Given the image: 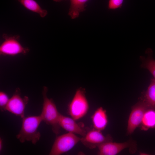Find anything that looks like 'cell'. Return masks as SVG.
I'll use <instances>...</instances> for the list:
<instances>
[{
  "label": "cell",
  "mask_w": 155,
  "mask_h": 155,
  "mask_svg": "<svg viewBox=\"0 0 155 155\" xmlns=\"http://www.w3.org/2000/svg\"><path fill=\"white\" fill-rule=\"evenodd\" d=\"M89 109V104L86 96L85 90L80 88L76 91L69 104L68 113L71 117L75 121L85 116Z\"/></svg>",
  "instance_id": "obj_3"
},
{
  "label": "cell",
  "mask_w": 155,
  "mask_h": 155,
  "mask_svg": "<svg viewBox=\"0 0 155 155\" xmlns=\"http://www.w3.org/2000/svg\"><path fill=\"white\" fill-rule=\"evenodd\" d=\"M42 121L40 115L24 117L22 118V126L16 138L21 143L31 142L35 144L40 140L41 134L38 130Z\"/></svg>",
  "instance_id": "obj_2"
},
{
  "label": "cell",
  "mask_w": 155,
  "mask_h": 155,
  "mask_svg": "<svg viewBox=\"0 0 155 155\" xmlns=\"http://www.w3.org/2000/svg\"><path fill=\"white\" fill-rule=\"evenodd\" d=\"M27 9L38 14L42 18L45 17L48 14L46 9H42L35 0H16Z\"/></svg>",
  "instance_id": "obj_13"
},
{
  "label": "cell",
  "mask_w": 155,
  "mask_h": 155,
  "mask_svg": "<svg viewBox=\"0 0 155 155\" xmlns=\"http://www.w3.org/2000/svg\"><path fill=\"white\" fill-rule=\"evenodd\" d=\"M64 0H53V1H54L58 2H60Z\"/></svg>",
  "instance_id": "obj_20"
},
{
  "label": "cell",
  "mask_w": 155,
  "mask_h": 155,
  "mask_svg": "<svg viewBox=\"0 0 155 155\" xmlns=\"http://www.w3.org/2000/svg\"><path fill=\"white\" fill-rule=\"evenodd\" d=\"M147 57L145 58L141 57L142 59V67L148 69L155 79V60L152 57L153 51L151 49H148L146 51Z\"/></svg>",
  "instance_id": "obj_16"
},
{
  "label": "cell",
  "mask_w": 155,
  "mask_h": 155,
  "mask_svg": "<svg viewBox=\"0 0 155 155\" xmlns=\"http://www.w3.org/2000/svg\"><path fill=\"white\" fill-rule=\"evenodd\" d=\"M59 123L61 127L68 132L77 134L82 136L86 134L87 128H84L72 118L63 115L60 113Z\"/></svg>",
  "instance_id": "obj_10"
},
{
  "label": "cell",
  "mask_w": 155,
  "mask_h": 155,
  "mask_svg": "<svg viewBox=\"0 0 155 155\" xmlns=\"http://www.w3.org/2000/svg\"><path fill=\"white\" fill-rule=\"evenodd\" d=\"M87 128L85 135L80 138V141L86 147L93 149L103 143L113 141V138L109 134L103 135L101 131L93 129Z\"/></svg>",
  "instance_id": "obj_8"
},
{
  "label": "cell",
  "mask_w": 155,
  "mask_h": 155,
  "mask_svg": "<svg viewBox=\"0 0 155 155\" xmlns=\"http://www.w3.org/2000/svg\"><path fill=\"white\" fill-rule=\"evenodd\" d=\"M70 6L68 14L72 19L78 18L80 13L86 10L89 0H69Z\"/></svg>",
  "instance_id": "obj_12"
},
{
  "label": "cell",
  "mask_w": 155,
  "mask_h": 155,
  "mask_svg": "<svg viewBox=\"0 0 155 155\" xmlns=\"http://www.w3.org/2000/svg\"><path fill=\"white\" fill-rule=\"evenodd\" d=\"M3 140L1 138H0V151H2L3 148Z\"/></svg>",
  "instance_id": "obj_19"
},
{
  "label": "cell",
  "mask_w": 155,
  "mask_h": 155,
  "mask_svg": "<svg viewBox=\"0 0 155 155\" xmlns=\"http://www.w3.org/2000/svg\"><path fill=\"white\" fill-rule=\"evenodd\" d=\"M2 37L4 40L0 46L1 55L14 56L20 54L26 55L29 52V48L24 47L20 42V35L3 34Z\"/></svg>",
  "instance_id": "obj_4"
},
{
  "label": "cell",
  "mask_w": 155,
  "mask_h": 155,
  "mask_svg": "<svg viewBox=\"0 0 155 155\" xmlns=\"http://www.w3.org/2000/svg\"><path fill=\"white\" fill-rule=\"evenodd\" d=\"M9 98L7 94L3 91L0 92V108L1 110L5 111L6 106Z\"/></svg>",
  "instance_id": "obj_17"
},
{
  "label": "cell",
  "mask_w": 155,
  "mask_h": 155,
  "mask_svg": "<svg viewBox=\"0 0 155 155\" xmlns=\"http://www.w3.org/2000/svg\"><path fill=\"white\" fill-rule=\"evenodd\" d=\"M94 129L101 131L104 130L108 122L106 111L102 107L98 108L92 117Z\"/></svg>",
  "instance_id": "obj_11"
},
{
  "label": "cell",
  "mask_w": 155,
  "mask_h": 155,
  "mask_svg": "<svg viewBox=\"0 0 155 155\" xmlns=\"http://www.w3.org/2000/svg\"><path fill=\"white\" fill-rule=\"evenodd\" d=\"M81 138L70 132L57 136L49 153L50 155H60L72 149L79 141Z\"/></svg>",
  "instance_id": "obj_5"
},
{
  "label": "cell",
  "mask_w": 155,
  "mask_h": 155,
  "mask_svg": "<svg viewBox=\"0 0 155 155\" xmlns=\"http://www.w3.org/2000/svg\"><path fill=\"white\" fill-rule=\"evenodd\" d=\"M28 101L29 98L28 96H24L23 97L21 96L20 89L17 88L9 98L5 111L20 116L22 119L25 117V108Z\"/></svg>",
  "instance_id": "obj_9"
},
{
  "label": "cell",
  "mask_w": 155,
  "mask_h": 155,
  "mask_svg": "<svg viewBox=\"0 0 155 155\" xmlns=\"http://www.w3.org/2000/svg\"><path fill=\"white\" fill-rule=\"evenodd\" d=\"M124 0H109L108 8L110 10H115L121 8Z\"/></svg>",
  "instance_id": "obj_18"
},
{
  "label": "cell",
  "mask_w": 155,
  "mask_h": 155,
  "mask_svg": "<svg viewBox=\"0 0 155 155\" xmlns=\"http://www.w3.org/2000/svg\"><path fill=\"white\" fill-rule=\"evenodd\" d=\"M99 155H115L124 149L129 148L131 153H135L137 149V145L135 141L130 139L122 143L106 142L98 145V147Z\"/></svg>",
  "instance_id": "obj_6"
},
{
  "label": "cell",
  "mask_w": 155,
  "mask_h": 155,
  "mask_svg": "<svg viewBox=\"0 0 155 155\" xmlns=\"http://www.w3.org/2000/svg\"><path fill=\"white\" fill-rule=\"evenodd\" d=\"M140 127L145 131L155 127V109L149 108L145 112Z\"/></svg>",
  "instance_id": "obj_14"
},
{
  "label": "cell",
  "mask_w": 155,
  "mask_h": 155,
  "mask_svg": "<svg viewBox=\"0 0 155 155\" xmlns=\"http://www.w3.org/2000/svg\"><path fill=\"white\" fill-rule=\"evenodd\" d=\"M48 90L46 87H43L42 91L43 103L40 115L42 121L47 124L51 125L53 133L57 135L61 132V127L59 123L60 113L58 111L53 100L48 97Z\"/></svg>",
  "instance_id": "obj_1"
},
{
  "label": "cell",
  "mask_w": 155,
  "mask_h": 155,
  "mask_svg": "<svg viewBox=\"0 0 155 155\" xmlns=\"http://www.w3.org/2000/svg\"><path fill=\"white\" fill-rule=\"evenodd\" d=\"M142 99L149 108L155 110V79L151 80L150 83Z\"/></svg>",
  "instance_id": "obj_15"
},
{
  "label": "cell",
  "mask_w": 155,
  "mask_h": 155,
  "mask_svg": "<svg viewBox=\"0 0 155 155\" xmlns=\"http://www.w3.org/2000/svg\"><path fill=\"white\" fill-rule=\"evenodd\" d=\"M149 108L142 99L132 106L128 121L127 135L131 134L140 126L145 112Z\"/></svg>",
  "instance_id": "obj_7"
}]
</instances>
